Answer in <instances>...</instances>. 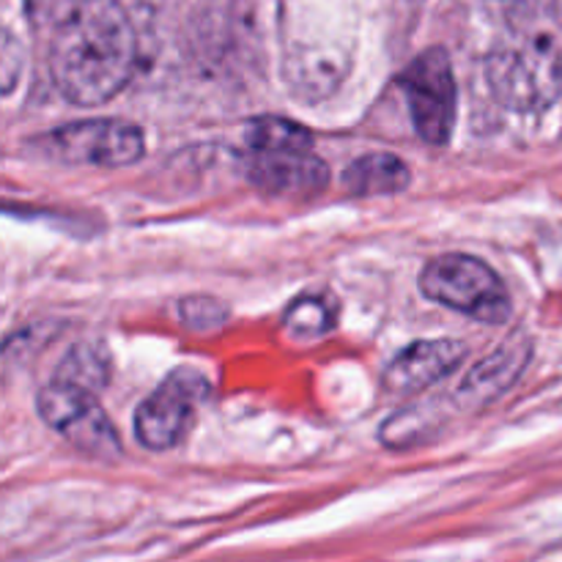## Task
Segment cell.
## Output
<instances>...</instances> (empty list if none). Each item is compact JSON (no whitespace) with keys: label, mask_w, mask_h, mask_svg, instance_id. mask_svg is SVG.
<instances>
[{"label":"cell","mask_w":562,"mask_h":562,"mask_svg":"<svg viewBox=\"0 0 562 562\" xmlns=\"http://www.w3.org/2000/svg\"><path fill=\"white\" fill-rule=\"evenodd\" d=\"M247 179L267 195L307 198L327 187L329 170L311 148H269L245 157Z\"/></svg>","instance_id":"ba28073f"},{"label":"cell","mask_w":562,"mask_h":562,"mask_svg":"<svg viewBox=\"0 0 562 562\" xmlns=\"http://www.w3.org/2000/svg\"><path fill=\"white\" fill-rule=\"evenodd\" d=\"M423 294L431 302L459 311L483 324H505L510 318V300L503 280L481 258L439 256L423 269Z\"/></svg>","instance_id":"3957f363"},{"label":"cell","mask_w":562,"mask_h":562,"mask_svg":"<svg viewBox=\"0 0 562 562\" xmlns=\"http://www.w3.org/2000/svg\"><path fill=\"white\" fill-rule=\"evenodd\" d=\"M135 60V27L119 0L71 3L49 44V71L58 91L88 108L124 91Z\"/></svg>","instance_id":"6da1fadb"},{"label":"cell","mask_w":562,"mask_h":562,"mask_svg":"<svg viewBox=\"0 0 562 562\" xmlns=\"http://www.w3.org/2000/svg\"><path fill=\"white\" fill-rule=\"evenodd\" d=\"M44 157L64 165H88V168H126L146 151L140 126L130 121L93 119L58 126L38 137Z\"/></svg>","instance_id":"5b68a950"},{"label":"cell","mask_w":562,"mask_h":562,"mask_svg":"<svg viewBox=\"0 0 562 562\" xmlns=\"http://www.w3.org/2000/svg\"><path fill=\"white\" fill-rule=\"evenodd\" d=\"M486 77L494 97L510 110H543L562 93V38L549 27H510L486 60Z\"/></svg>","instance_id":"7a4b0ae2"},{"label":"cell","mask_w":562,"mask_h":562,"mask_svg":"<svg viewBox=\"0 0 562 562\" xmlns=\"http://www.w3.org/2000/svg\"><path fill=\"white\" fill-rule=\"evenodd\" d=\"M412 173L406 162L395 154H366V157L355 159L349 168L344 170V187L346 192L357 198L371 195H393V192H404L409 187Z\"/></svg>","instance_id":"8fae6325"},{"label":"cell","mask_w":562,"mask_h":562,"mask_svg":"<svg viewBox=\"0 0 562 562\" xmlns=\"http://www.w3.org/2000/svg\"><path fill=\"white\" fill-rule=\"evenodd\" d=\"M245 143L252 151H269V148H311L313 135L305 126L294 124L280 115H263L250 121L245 132Z\"/></svg>","instance_id":"7c38bea8"},{"label":"cell","mask_w":562,"mask_h":562,"mask_svg":"<svg viewBox=\"0 0 562 562\" xmlns=\"http://www.w3.org/2000/svg\"><path fill=\"white\" fill-rule=\"evenodd\" d=\"M335 324V307L327 296H302L285 313V329L294 338H318Z\"/></svg>","instance_id":"4fadbf2b"},{"label":"cell","mask_w":562,"mask_h":562,"mask_svg":"<svg viewBox=\"0 0 562 562\" xmlns=\"http://www.w3.org/2000/svg\"><path fill=\"white\" fill-rule=\"evenodd\" d=\"M55 376L66 379V382L82 384V387H91L99 393V387L108 382V362H104V357L99 355L97 349H91V346H77V349H71L69 355H66V360L60 362Z\"/></svg>","instance_id":"5bb4252c"},{"label":"cell","mask_w":562,"mask_h":562,"mask_svg":"<svg viewBox=\"0 0 562 562\" xmlns=\"http://www.w3.org/2000/svg\"><path fill=\"white\" fill-rule=\"evenodd\" d=\"M417 135L431 146H445L456 124V77L445 49L417 55L398 77Z\"/></svg>","instance_id":"8992f818"},{"label":"cell","mask_w":562,"mask_h":562,"mask_svg":"<svg viewBox=\"0 0 562 562\" xmlns=\"http://www.w3.org/2000/svg\"><path fill=\"white\" fill-rule=\"evenodd\" d=\"M488 3H492V9L497 11V16L505 25L521 27L541 20L549 0H488Z\"/></svg>","instance_id":"2e32d148"},{"label":"cell","mask_w":562,"mask_h":562,"mask_svg":"<svg viewBox=\"0 0 562 562\" xmlns=\"http://www.w3.org/2000/svg\"><path fill=\"white\" fill-rule=\"evenodd\" d=\"M467 346L461 340H420L401 351L384 371V390L390 395H415L448 379L464 362Z\"/></svg>","instance_id":"9c48e42d"},{"label":"cell","mask_w":562,"mask_h":562,"mask_svg":"<svg viewBox=\"0 0 562 562\" xmlns=\"http://www.w3.org/2000/svg\"><path fill=\"white\" fill-rule=\"evenodd\" d=\"M181 318H184L187 327L206 333V329H214L223 324L225 311L220 302L212 300V296H187V300L181 302Z\"/></svg>","instance_id":"9a60e30c"},{"label":"cell","mask_w":562,"mask_h":562,"mask_svg":"<svg viewBox=\"0 0 562 562\" xmlns=\"http://www.w3.org/2000/svg\"><path fill=\"white\" fill-rule=\"evenodd\" d=\"M209 384L192 368H179L170 373L135 412V437L143 448L162 450L176 448L195 420L198 404L206 395Z\"/></svg>","instance_id":"52a82bcc"},{"label":"cell","mask_w":562,"mask_h":562,"mask_svg":"<svg viewBox=\"0 0 562 562\" xmlns=\"http://www.w3.org/2000/svg\"><path fill=\"white\" fill-rule=\"evenodd\" d=\"M527 357H530V344L516 338L508 346H499L497 351H492L486 360L477 362L456 390L459 409H481V406L492 404L494 398L508 393L510 384L525 371Z\"/></svg>","instance_id":"30bf717a"},{"label":"cell","mask_w":562,"mask_h":562,"mask_svg":"<svg viewBox=\"0 0 562 562\" xmlns=\"http://www.w3.org/2000/svg\"><path fill=\"white\" fill-rule=\"evenodd\" d=\"M36 404L42 420L80 453L99 461L121 456V439L99 404L97 390L55 376L38 393Z\"/></svg>","instance_id":"277c9868"}]
</instances>
